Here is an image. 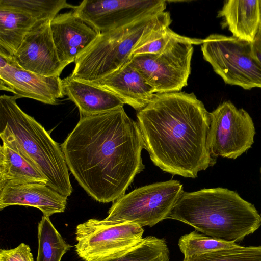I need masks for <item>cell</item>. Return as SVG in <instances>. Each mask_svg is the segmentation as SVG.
I'll list each match as a JSON object with an SVG mask.
<instances>
[{
  "label": "cell",
  "instance_id": "10",
  "mask_svg": "<svg viewBox=\"0 0 261 261\" xmlns=\"http://www.w3.org/2000/svg\"><path fill=\"white\" fill-rule=\"evenodd\" d=\"M193 51L192 44L179 42L159 54L134 56L129 63L155 94L179 92L188 85Z\"/></svg>",
  "mask_w": 261,
  "mask_h": 261
},
{
  "label": "cell",
  "instance_id": "3",
  "mask_svg": "<svg viewBox=\"0 0 261 261\" xmlns=\"http://www.w3.org/2000/svg\"><path fill=\"white\" fill-rule=\"evenodd\" d=\"M168 219L227 242L241 241L261 226V216L253 204L220 187L184 192Z\"/></svg>",
  "mask_w": 261,
  "mask_h": 261
},
{
  "label": "cell",
  "instance_id": "26",
  "mask_svg": "<svg viewBox=\"0 0 261 261\" xmlns=\"http://www.w3.org/2000/svg\"><path fill=\"white\" fill-rule=\"evenodd\" d=\"M0 261H34L30 247L23 243L15 248L0 250Z\"/></svg>",
  "mask_w": 261,
  "mask_h": 261
},
{
  "label": "cell",
  "instance_id": "17",
  "mask_svg": "<svg viewBox=\"0 0 261 261\" xmlns=\"http://www.w3.org/2000/svg\"><path fill=\"white\" fill-rule=\"evenodd\" d=\"M90 83L113 93L124 104L138 112L148 105L155 94L142 74L129 63L102 79Z\"/></svg>",
  "mask_w": 261,
  "mask_h": 261
},
{
  "label": "cell",
  "instance_id": "27",
  "mask_svg": "<svg viewBox=\"0 0 261 261\" xmlns=\"http://www.w3.org/2000/svg\"><path fill=\"white\" fill-rule=\"evenodd\" d=\"M253 54L261 65V22L251 42Z\"/></svg>",
  "mask_w": 261,
  "mask_h": 261
},
{
  "label": "cell",
  "instance_id": "24",
  "mask_svg": "<svg viewBox=\"0 0 261 261\" xmlns=\"http://www.w3.org/2000/svg\"><path fill=\"white\" fill-rule=\"evenodd\" d=\"M178 245L184 257L240 246L235 242L207 237L196 231L182 236Z\"/></svg>",
  "mask_w": 261,
  "mask_h": 261
},
{
  "label": "cell",
  "instance_id": "4",
  "mask_svg": "<svg viewBox=\"0 0 261 261\" xmlns=\"http://www.w3.org/2000/svg\"><path fill=\"white\" fill-rule=\"evenodd\" d=\"M15 95L0 96V127H6L21 153L47 180V185L67 197L72 192L61 147L43 126L18 106Z\"/></svg>",
  "mask_w": 261,
  "mask_h": 261
},
{
  "label": "cell",
  "instance_id": "6",
  "mask_svg": "<svg viewBox=\"0 0 261 261\" xmlns=\"http://www.w3.org/2000/svg\"><path fill=\"white\" fill-rule=\"evenodd\" d=\"M184 192L182 185L175 180L138 188L115 201L102 220L152 227L169 218Z\"/></svg>",
  "mask_w": 261,
  "mask_h": 261
},
{
  "label": "cell",
  "instance_id": "22",
  "mask_svg": "<svg viewBox=\"0 0 261 261\" xmlns=\"http://www.w3.org/2000/svg\"><path fill=\"white\" fill-rule=\"evenodd\" d=\"M38 251L36 261H61L71 246L55 227L49 217L43 215L38 226Z\"/></svg>",
  "mask_w": 261,
  "mask_h": 261
},
{
  "label": "cell",
  "instance_id": "5",
  "mask_svg": "<svg viewBox=\"0 0 261 261\" xmlns=\"http://www.w3.org/2000/svg\"><path fill=\"white\" fill-rule=\"evenodd\" d=\"M171 22L170 13L164 11L99 33L76 58L69 76L88 83L102 79L129 63L137 47Z\"/></svg>",
  "mask_w": 261,
  "mask_h": 261
},
{
  "label": "cell",
  "instance_id": "7",
  "mask_svg": "<svg viewBox=\"0 0 261 261\" xmlns=\"http://www.w3.org/2000/svg\"><path fill=\"white\" fill-rule=\"evenodd\" d=\"M201 45L204 59L226 84L245 90L261 89V65L253 54L251 42L213 34Z\"/></svg>",
  "mask_w": 261,
  "mask_h": 261
},
{
  "label": "cell",
  "instance_id": "1",
  "mask_svg": "<svg viewBox=\"0 0 261 261\" xmlns=\"http://www.w3.org/2000/svg\"><path fill=\"white\" fill-rule=\"evenodd\" d=\"M68 169L95 200L114 202L144 168V141L138 122L123 107L93 115H80L61 146Z\"/></svg>",
  "mask_w": 261,
  "mask_h": 261
},
{
  "label": "cell",
  "instance_id": "28",
  "mask_svg": "<svg viewBox=\"0 0 261 261\" xmlns=\"http://www.w3.org/2000/svg\"><path fill=\"white\" fill-rule=\"evenodd\" d=\"M258 4H259V11H260V18H261V0H258Z\"/></svg>",
  "mask_w": 261,
  "mask_h": 261
},
{
  "label": "cell",
  "instance_id": "15",
  "mask_svg": "<svg viewBox=\"0 0 261 261\" xmlns=\"http://www.w3.org/2000/svg\"><path fill=\"white\" fill-rule=\"evenodd\" d=\"M50 27L59 58L64 67L75 62L99 34L74 10L57 15L50 21Z\"/></svg>",
  "mask_w": 261,
  "mask_h": 261
},
{
  "label": "cell",
  "instance_id": "19",
  "mask_svg": "<svg viewBox=\"0 0 261 261\" xmlns=\"http://www.w3.org/2000/svg\"><path fill=\"white\" fill-rule=\"evenodd\" d=\"M64 95L78 108L80 115H93L121 107L124 103L109 91L68 76L62 79Z\"/></svg>",
  "mask_w": 261,
  "mask_h": 261
},
{
  "label": "cell",
  "instance_id": "8",
  "mask_svg": "<svg viewBox=\"0 0 261 261\" xmlns=\"http://www.w3.org/2000/svg\"><path fill=\"white\" fill-rule=\"evenodd\" d=\"M75 7L66 0H0V51L12 57L35 27Z\"/></svg>",
  "mask_w": 261,
  "mask_h": 261
},
{
  "label": "cell",
  "instance_id": "14",
  "mask_svg": "<svg viewBox=\"0 0 261 261\" xmlns=\"http://www.w3.org/2000/svg\"><path fill=\"white\" fill-rule=\"evenodd\" d=\"M50 21L42 22L32 29L11 58L27 70L46 76L60 77L65 67L53 41Z\"/></svg>",
  "mask_w": 261,
  "mask_h": 261
},
{
  "label": "cell",
  "instance_id": "16",
  "mask_svg": "<svg viewBox=\"0 0 261 261\" xmlns=\"http://www.w3.org/2000/svg\"><path fill=\"white\" fill-rule=\"evenodd\" d=\"M67 197L42 183L0 182V209L11 206H32L49 216L64 212Z\"/></svg>",
  "mask_w": 261,
  "mask_h": 261
},
{
  "label": "cell",
  "instance_id": "25",
  "mask_svg": "<svg viewBox=\"0 0 261 261\" xmlns=\"http://www.w3.org/2000/svg\"><path fill=\"white\" fill-rule=\"evenodd\" d=\"M183 261H261V246L240 245L184 257Z\"/></svg>",
  "mask_w": 261,
  "mask_h": 261
},
{
  "label": "cell",
  "instance_id": "11",
  "mask_svg": "<svg viewBox=\"0 0 261 261\" xmlns=\"http://www.w3.org/2000/svg\"><path fill=\"white\" fill-rule=\"evenodd\" d=\"M208 146L214 157L236 159L254 143L255 129L253 120L243 109L230 101H224L210 113Z\"/></svg>",
  "mask_w": 261,
  "mask_h": 261
},
{
  "label": "cell",
  "instance_id": "29",
  "mask_svg": "<svg viewBox=\"0 0 261 261\" xmlns=\"http://www.w3.org/2000/svg\"><path fill=\"white\" fill-rule=\"evenodd\" d=\"M260 173H261V169H260Z\"/></svg>",
  "mask_w": 261,
  "mask_h": 261
},
{
  "label": "cell",
  "instance_id": "18",
  "mask_svg": "<svg viewBox=\"0 0 261 261\" xmlns=\"http://www.w3.org/2000/svg\"><path fill=\"white\" fill-rule=\"evenodd\" d=\"M0 137L3 142L0 147V182L47 185V179L21 153L6 127H0Z\"/></svg>",
  "mask_w": 261,
  "mask_h": 261
},
{
  "label": "cell",
  "instance_id": "12",
  "mask_svg": "<svg viewBox=\"0 0 261 261\" xmlns=\"http://www.w3.org/2000/svg\"><path fill=\"white\" fill-rule=\"evenodd\" d=\"M164 0H84L76 13L98 33L165 11Z\"/></svg>",
  "mask_w": 261,
  "mask_h": 261
},
{
  "label": "cell",
  "instance_id": "20",
  "mask_svg": "<svg viewBox=\"0 0 261 261\" xmlns=\"http://www.w3.org/2000/svg\"><path fill=\"white\" fill-rule=\"evenodd\" d=\"M218 17L233 36L252 42L261 22L258 0L226 1Z\"/></svg>",
  "mask_w": 261,
  "mask_h": 261
},
{
  "label": "cell",
  "instance_id": "13",
  "mask_svg": "<svg viewBox=\"0 0 261 261\" xmlns=\"http://www.w3.org/2000/svg\"><path fill=\"white\" fill-rule=\"evenodd\" d=\"M0 89L20 98H29L45 104L57 105L65 95L62 79L46 76L21 68L11 58L0 51Z\"/></svg>",
  "mask_w": 261,
  "mask_h": 261
},
{
  "label": "cell",
  "instance_id": "21",
  "mask_svg": "<svg viewBox=\"0 0 261 261\" xmlns=\"http://www.w3.org/2000/svg\"><path fill=\"white\" fill-rule=\"evenodd\" d=\"M169 254L164 239L150 236L114 256L96 261H169Z\"/></svg>",
  "mask_w": 261,
  "mask_h": 261
},
{
  "label": "cell",
  "instance_id": "23",
  "mask_svg": "<svg viewBox=\"0 0 261 261\" xmlns=\"http://www.w3.org/2000/svg\"><path fill=\"white\" fill-rule=\"evenodd\" d=\"M203 41V39L179 35L168 27L155 32L136 47L133 52V56L140 54H159L177 43L185 42L192 45H200Z\"/></svg>",
  "mask_w": 261,
  "mask_h": 261
},
{
  "label": "cell",
  "instance_id": "9",
  "mask_svg": "<svg viewBox=\"0 0 261 261\" xmlns=\"http://www.w3.org/2000/svg\"><path fill=\"white\" fill-rule=\"evenodd\" d=\"M144 231L142 227L131 222L90 219L76 227L75 251L84 261L109 258L139 243Z\"/></svg>",
  "mask_w": 261,
  "mask_h": 261
},
{
  "label": "cell",
  "instance_id": "2",
  "mask_svg": "<svg viewBox=\"0 0 261 261\" xmlns=\"http://www.w3.org/2000/svg\"><path fill=\"white\" fill-rule=\"evenodd\" d=\"M137 117L144 148L163 171L195 178L216 163L208 146L210 113L194 93H155Z\"/></svg>",
  "mask_w": 261,
  "mask_h": 261
}]
</instances>
